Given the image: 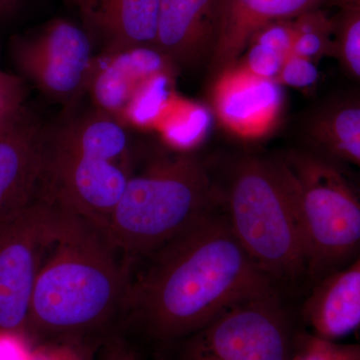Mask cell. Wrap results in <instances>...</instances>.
I'll use <instances>...</instances> for the list:
<instances>
[{"mask_svg": "<svg viewBox=\"0 0 360 360\" xmlns=\"http://www.w3.org/2000/svg\"><path fill=\"white\" fill-rule=\"evenodd\" d=\"M146 259L144 269L131 276L122 317L165 345L239 302L276 293L215 210Z\"/></svg>", "mask_w": 360, "mask_h": 360, "instance_id": "cell-1", "label": "cell"}, {"mask_svg": "<svg viewBox=\"0 0 360 360\" xmlns=\"http://www.w3.org/2000/svg\"><path fill=\"white\" fill-rule=\"evenodd\" d=\"M130 279L105 234L61 205L33 290L28 335L103 341L123 316Z\"/></svg>", "mask_w": 360, "mask_h": 360, "instance_id": "cell-2", "label": "cell"}, {"mask_svg": "<svg viewBox=\"0 0 360 360\" xmlns=\"http://www.w3.org/2000/svg\"><path fill=\"white\" fill-rule=\"evenodd\" d=\"M219 189L196 156L153 161L130 176L104 234L132 269L213 212Z\"/></svg>", "mask_w": 360, "mask_h": 360, "instance_id": "cell-3", "label": "cell"}, {"mask_svg": "<svg viewBox=\"0 0 360 360\" xmlns=\"http://www.w3.org/2000/svg\"><path fill=\"white\" fill-rule=\"evenodd\" d=\"M272 161L295 207L307 274L319 283L360 257V177L314 149Z\"/></svg>", "mask_w": 360, "mask_h": 360, "instance_id": "cell-4", "label": "cell"}, {"mask_svg": "<svg viewBox=\"0 0 360 360\" xmlns=\"http://www.w3.org/2000/svg\"><path fill=\"white\" fill-rule=\"evenodd\" d=\"M219 189L232 233L271 281H293L307 274L295 207L272 160L241 156Z\"/></svg>", "mask_w": 360, "mask_h": 360, "instance_id": "cell-5", "label": "cell"}, {"mask_svg": "<svg viewBox=\"0 0 360 360\" xmlns=\"http://www.w3.org/2000/svg\"><path fill=\"white\" fill-rule=\"evenodd\" d=\"M175 345L174 360H290L296 348L276 293L233 305Z\"/></svg>", "mask_w": 360, "mask_h": 360, "instance_id": "cell-6", "label": "cell"}, {"mask_svg": "<svg viewBox=\"0 0 360 360\" xmlns=\"http://www.w3.org/2000/svg\"><path fill=\"white\" fill-rule=\"evenodd\" d=\"M61 205L49 193L0 229V331L28 335L39 269L53 240Z\"/></svg>", "mask_w": 360, "mask_h": 360, "instance_id": "cell-7", "label": "cell"}, {"mask_svg": "<svg viewBox=\"0 0 360 360\" xmlns=\"http://www.w3.org/2000/svg\"><path fill=\"white\" fill-rule=\"evenodd\" d=\"M131 175L129 165L59 148L45 134L42 191L103 233Z\"/></svg>", "mask_w": 360, "mask_h": 360, "instance_id": "cell-8", "label": "cell"}, {"mask_svg": "<svg viewBox=\"0 0 360 360\" xmlns=\"http://www.w3.org/2000/svg\"><path fill=\"white\" fill-rule=\"evenodd\" d=\"M18 70L44 94L72 103L94 75L89 33L65 20H54L39 32L13 45Z\"/></svg>", "mask_w": 360, "mask_h": 360, "instance_id": "cell-9", "label": "cell"}, {"mask_svg": "<svg viewBox=\"0 0 360 360\" xmlns=\"http://www.w3.org/2000/svg\"><path fill=\"white\" fill-rule=\"evenodd\" d=\"M46 127L27 110L0 130V229L42 191Z\"/></svg>", "mask_w": 360, "mask_h": 360, "instance_id": "cell-10", "label": "cell"}, {"mask_svg": "<svg viewBox=\"0 0 360 360\" xmlns=\"http://www.w3.org/2000/svg\"><path fill=\"white\" fill-rule=\"evenodd\" d=\"M212 105L225 129L246 141L262 139L278 124L281 85L255 77L234 65L213 78Z\"/></svg>", "mask_w": 360, "mask_h": 360, "instance_id": "cell-11", "label": "cell"}, {"mask_svg": "<svg viewBox=\"0 0 360 360\" xmlns=\"http://www.w3.org/2000/svg\"><path fill=\"white\" fill-rule=\"evenodd\" d=\"M219 30V0H160L155 49L182 68L210 65Z\"/></svg>", "mask_w": 360, "mask_h": 360, "instance_id": "cell-12", "label": "cell"}, {"mask_svg": "<svg viewBox=\"0 0 360 360\" xmlns=\"http://www.w3.org/2000/svg\"><path fill=\"white\" fill-rule=\"evenodd\" d=\"M326 0H219L217 44L208 65L214 78L238 63L265 25L319 8Z\"/></svg>", "mask_w": 360, "mask_h": 360, "instance_id": "cell-13", "label": "cell"}, {"mask_svg": "<svg viewBox=\"0 0 360 360\" xmlns=\"http://www.w3.org/2000/svg\"><path fill=\"white\" fill-rule=\"evenodd\" d=\"M85 30L110 56L155 47L160 0H73Z\"/></svg>", "mask_w": 360, "mask_h": 360, "instance_id": "cell-14", "label": "cell"}, {"mask_svg": "<svg viewBox=\"0 0 360 360\" xmlns=\"http://www.w3.org/2000/svg\"><path fill=\"white\" fill-rule=\"evenodd\" d=\"M314 335L335 341L360 326V257L316 283L303 310Z\"/></svg>", "mask_w": 360, "mask_h": 360, "instance_id": "cell-15", "label": "cell"}, {"mask_svg": "<svg viewBox=\"0 0 360 360\" xmlns=\"http://www.w3.org/2000/svg\"><path fill=\"white\" fill-rule=\"evenodd\" d=\"M304 134L312 149L360 174V94L338 97L312 111Z\"/></svg>", "mask_w": 360, "mask_h": 360, "instance_id": "cell-16", "label": "cell"}, {"mask_svg": "<svg viewBox=\"0 0 360 360\" xmlns=\"http://www.w3.org/2000/svg\"><path fill=\"white\" fill-rule=\"evenodd\" d=\"M46 137L54 146L129 165L127 130L105 111L70 118L54 129L46 127Z\"/></svg>", "mask_w": 360, "mask_h": 360, "instance_id": "cell-17", "label": "cell"}, {"mask_svg": "<svg viewBox=\"0 0 360 360\" xmlns=\"http://www.w3.org/2000/svg\"><path fill=\"white\" fill-rule=\"evenodd\" d=\"M295 37L292 53L321 60V58H335V23L333 16L319 8L312 9L295 18Z\"/></svg>", "mask_w": 360, "mask_h": 360, "instance_id": "cell-18", "label": "cell"}, {"mask_svg": "<svg viewBox=\"0 0 360 360\" xmlns=\"http://www.w3.org/2000/svg\"><path fill=\"white\" fill-rule=\"evenodd\" d=\"M335 23V58L343 70L360 82V4L338 6Z\"/></svg>", "mask_w": 360, "mask_h": 360, "instance_id": "cell-19", "label": "cell"}, {"mask_svg": "<svg viewBox=\"0 0 360 360\" xmlns=\"http://www.w3.org/2000/svg\"><path fill=\"white\" fill-rule=\"evenodd\" d=\"M101 342L84 338L47 340L33 348L30 360H94Z\"/></svg>", "mask_w": 360, "mask_h": 360, "instance_id": "cell-20", "label": "cell"}, {"mask_svg": "<svg viewBox=\"0 0 360 360\" xmlns=\"http://www.w3.org/2000/svg\"><path fill=\"white\" fill-rule=\"evenodd\" d=\"M285 59L269 47L251 44L236 65L255 77L277 82Z\"/></svg>", "mask_w": 360, "mask_h": 360, "instance_id": "cell-21", "label": "cell"}, {"mask_svg": "<svg viewBox=\"0 0 360 360\" xmlns=\"http://www.w3.org/2000/svg\"><path fill=\"white\" fill-rule=\"evenodd\" d=\"M359 345H340L312 335L295 350L290 360H349Z\"/></svg>", "mask_w": 360, "mask_h": 360, "instance_id": "cell-22", "label": "cell"}, {"mask_svg": "<svg viewBox=\"0 0 360 360\" xmlns=\"http://www.w3.org/2000/svg\"><path fill=\"white\" fill-rule=\"evenodd\" d=\"M25 98L22 80L0 71V130L11 124L25 110Z\"/></svg>", "mask_w": 360, "mask_h": 360, "instance_id": "cell-23", "label": "cell"}, {"mask_svg": "<svg viewBox=\"0 0 360 360\" xmlns=\"http://www.w3.org/2000/svg\"><path fill=\"white\" fill-rule=\"evenodd\" d=\"M295 37V18H286V20L274 21L265 25L255 34L251 44L269 47L288 58L290 54H292Z\"/></svg>", "mask_w": 360, "mask_h": 360, "instance_id": "cell-24", "label": "cell"}, {"mask_svg": "<svg viewBox=\"0 0 360 360\" xmlns=\"http://www.w3.org/2000/svg\"><path fill=\"white\" fill-rule=\"evenodd\" d=\"M319 79L316 63L309 58L290 54L284 61L277 82L293 89H311Z\"/></svg>", "mask_w": 360, "mask_h": 360, "instance_id": "cell-25", "label": "cell"}, {"mask_svg": "<svg viewBox=\"0 0 360 360\" xmlns=\"http://www.w3.org/2000/svg\"><path fill=\"white\" fill-rule=\"evenodd\" d=\"M99 360L139 359L134 347L127 338L117 331H111L101 342Z\"/></svg>", "mask_w": 360, "mask_h": 360, "instance_id": "cell-26", "label": "cell"}, {"mask_svg": "<svg viewBox=\"0 0 360 360\" xmlns=\"http://www.w3.org/2000/svg\"><path fill=\"white\" fill-rule=\"evenodd\" d=\"M32 352L25 336L0 331V360H30Z\"/></svg>", "mask_w": 360, "mask_h": 360, "instance_id": "cell-27", "label": "cell"}, {"mask_svg": "<svg viewBox=\"0 0 360 360\" xmlns=\"http://www.w3.org/2000/svg\"><path fill=\"white\" fill-rule=\"evenodd\" d=\"M11 11H9L8 7H7V4L6 0H0V16H6L9 15Z\"/></svg>", "mask_w": 360, "mask_h": 360, "instance_id": "cell-28", "label": "cell"}, {"mask_svg": "<svg viewBox=\"0 0 360 360\" xmlns=\"http://www.w3.org/2000/svg\"><path fill=\"white\" fill-rule=\"evenodd\" d=\"M18 1L20 0H6L7 7H8L11 13H13L15 11L16 6H18Z\"/></svg>", "mask_w": 360, "mask_h": 360, "instance_id": "cell-29", "label": "cell"}, {"mask_svg": "<svg viewBox=\"0 0 360 360\" xmlns=\"http://www.w3.org/2000/svg\"><path fill=\"white\" fill-rule=\"evenodd\" d=\"M345 4H360V0H336L335 2V6Z\"/></svg>", "mask_w": 360, "mask_h": 360, "instance_id": "cell-30", "label": "cell"}, {"mask_svg": "<svg viewBox=\"0 0 360 360\" xmlns=\"http://www.w3.org/2000/svg\"><path fill=\"white\" fill-rule=\"evenodd\" d=\"M349 360H360V345H359L356 352H355V354L352 355V359Z\"/></svg>", "mask_w": 360, "mask_h": 360, "instance_id": "cell-31", "label": "cell"}, {"mask_svg": "<svg viewBox=\"0 0 360 360\" xmlns=\"http://www.w3.org/2000/svg\"><path fill=\"white\" fill-rule=\"evenodd\" d=\"M331 1H333V2H335V0H331Z\"/></svg>", "mask_w": 360, "mask_h": 360, "instance_id": "cell-32", "label": "cell"}, {"mask_svg": "<svg viewBox=\"0 0 360 360\" xmlns=\"http://www.w3.org/2000/svg\"><path fill=\"white\" fill-rule=\"evenodd\" d=\"M70 1L73 2V0H70Z\"/></svg>", "mask_w": 360, "mask_h": 360, "instance_id": "cell-33", "label": "cell"}]
</instances>
